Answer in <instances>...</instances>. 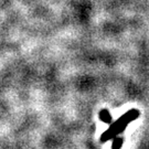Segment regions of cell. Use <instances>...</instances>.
I'll use <instances>...</instances> for the list:
<instances>
[{
    "mask_svg": "<svg viewBox=\"0 0 149 149\" xmlns=\"http://www.w3.org/2000/svg\"><path fill=\"white\" fill-rule=\"evenodd\" d=\"M138 115H139L138 111H135V109L130 111V112L127 113V114H125V115H124L123 117L119 118L115 124H113L112 126L109 127V129L104 134L105 136L102 139H103V140H107V139H109L111 137H114L115 135H117L118 133H122L123 130L125 129V127H126V125H127L128 123H130L132 120L136 119V118L138 117Z\"/></svg>",
    "mask_w": 149,
    "mask_h": 149,
    "instance_id": "obj_1",
    "label": "cell"
},
{
    "mask_svg": "<svg viewBox=\"0 0 149 149\" xmlns=\"http://www.w3.org/2000/svg\"><path fill=\"white\" fill-rule=\"evenodd\" d=\"M111 114L108 113V111H106V109H104V111H102L101 113H100V118H101L102 120H104V122L108 123L109 120H111Z\"/></svg>",
    "mask_w": 149,
    "mask_h": 149,
    "instance_id": "obj_2",
    "label": "cell"
},
{
    "mask_svg": "<svg viewBox=\"0 0 149 149\" xmlns=\"http://www.w3.org/2000/svg\"><path fill=\"white\" fill-rule=\"evenodd\" d=\"M120 147H122V139H116V140H115V145H114L113 149H119Z\"/></svg>",
    "mask_w": 149,
    "mask_h": 149,
    "instance_id": "obj_3",
    "label": "cell"
}]
</instances>
